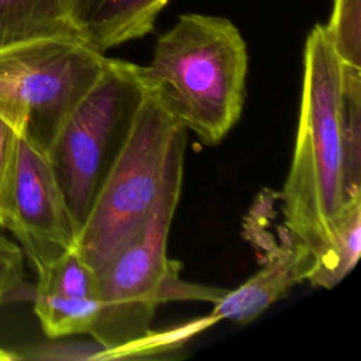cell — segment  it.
Listing matches in <instances>:
<instances>
[{"label":"cell","mask_w":361,"mask_h":361,"mask_svg":"<svg viewBox=\"0 0 361 361\" xmlns=\"http://www.w3.org/2000/svg\"><path fill=\"white\" fill-rule=\"evenodd\" d=\"M343 80L344 62L317 24L305 44L296 142L281 193L285 231L317 261L344 206Z\"/></svg>","instance_id":"cell-1"},{"label":"cell","mask_w":361,"mask_h":361,"mask_svg":"<svg viewBox=\"0 0 361 361\" xmlns=\"http://www.w3.org/2000/svg\"><path fill=\"white\" fill-rule=\"evenodd\" d=\"M248 54L240 30L227 18L182 14L164 32L145 89L204 145H217L240 120L245 102Z\"/></svg>","instance_id":"cell-2"},{"label":"cell","mask_w":361,"mask_h":361,"mask_svg":"<svg viewBox=\"0 0 361 361\" xmlns=\"http://www.w3.org/2000/svg\"><path fill=\"white\" fill-rule=\"evenodd\" d=\"M188 130L147 89L133 124L76 235L96 271L126 244L162 197L182 186Z\"/></svg>","instance_id":"cell-3"},{"label":"cell","mask_w":361,"mask_h":361,"mask_svg":"<svg viewBox=\"0 0 361 361\" xmlns=\"http://www.w3.org/2000/svg\"><path fill=\"white\" fill-rule=\"evenodd\" d=\"M180 189H171L138 231L96 269L99 310L89 336L110 355L135 350L151 337L159 303L178 299L216 303L226 293L182 282L179 262L166 255Z\"/></svg>","instance_id":"cell-4"},{"label":"cell","mask_w":361,"mask_h":361,"mask_svg":"<svg viewBox=\"0 0 361 361\" xmlns=\"http://www.w3.org/2000/svg\"><path fill=\"white\" fill-rule=\"evenodd\" d=\"M144 94L141 65L107 58L97 80L47 152L76 235L127 138Z\"/></svg>","instance_id":"cell-5"},{"label":"cell","mask_w":361,"mask_h":361,"mask_svg":"<svg viewBox=\"0 0 361 361\" xmlns=\"http://www.w3.org/2000/svg\"><path fill=\"white\" fill-rule=\"evenodd\" d=\"M106 59L71 37L37 38L0 49V116L47 154Z\"/></svg>","instance_id":"cell-6"},{"label":"cell","mask_w":361,"mask_h":361,"mask_svg":"<svg viewBox=\"0 0 361 361\" xmlns=\"http://www.w3.org/2000/svg\"><path fill=\"white\" fill-rule=\"evenodd\" d=\"M8 228L39 272L75 248L76 230L45 152L18 138L1 212Z\"/></svg>","instance_id":"cell-7"},{"label":"cell","mask_w":361,"mask_h":361,"mask_svg":"<svg viewBox=\"0 0 361 361\" xmlns=\"http://www.w3.org/2000/svg\"><path fill=\"white\" fill-rule=\"evenodd\" d=\"M34 312L51 338L89 334L99 310L96 271L71 250L37 272Z\"/></svg>","instance_id":"cell-8"},{"label":"cell","mask_w":361,"mask_h":361,"mask_svg":"<svg viewBox=\"0 0 361 361\" xmlns=\"http://www.w3.org/2000/svg\"><path fill=\"white\" fill-rule=\"evenodd\" d=\"M316 262L314 252L286 233L285 241L269 252L255 275L237 289L226 290L214 303L209 316L210 323L226 319L245 324L254 320L293 285L307 279Z\"/></svg>","instance_id":"cell-9"},{"label":"cell","mask_w":361,"mask_h":361,"mask_svg":"<svg viewBox=\"0 0 361 361\" xmlns=\"http://www.w3.org/2000/svg\"><path fill=\"white\" fill-rule=\"evenodd\" d=\"M47 37L83 41L72 0H0V49Z\"/></svg>","instance_id":"cell-10"},{"label":"cell","mask_w":361,"mask_h":361,"mask_svg":"<svg viewBox=\"0 0 361 361\" xmlns=\"http://www.w3.org/2000/svg\"><path fill=\"white\" fill-rule=\"evenodd\" d=\"M171 0H104L83 31L87 45L100 54L149 34Z\"/></svg>","instance_id":"cell-11"},{"label":"cell","mask_w":361,"mask_h":361,"mask_svg":"<svg viewBox=\"0 0 361 361\" xmlns=\"http://www.w3.org/2000/svg\"><path fill=\"white\" fill-rule=\"evenodd\" d=\"M361 250V197L347 202L334 224L331 243L307 281L322 288L336 286L355 265Z\"/></svg>","instance_id":"cell-12"},{"label":"cell","mask_w":361,"mask_h":361,"mask_svg":"<svg viewBox=\"0 0 361 361\" xmlns=\"http://www.w3.org/2000/svg\"><path fill=\"white\" fill-rule=\"evenodd\" d=\"M344 204L361 197V68L344 63L343 80Z\"/></svg>","instance_id":"cell-13"},{"label":"cell","mask_w":361,"mask_h":361,"mask_svg":"<svg viewBox=\"0 0 361 361\" xmlns=\"http://www.w3.org/2000/svg\"><path fill=\"white\" fill-rule=\"evenodd\" d=\"M324 30L338 58L345 65L361 68V0H333Z\"/></svg>","instance_id":"cell-14"},{"label":"cell","mask_w":361,"mask_h":361,"mask_svg":"<svg viewBox=\"0 0 361 361\" xmlns=\"http://www.w3.org/2000/svg\"><path fill=\"white\" fill-rule=\"evenodd\" d=\"M23 278V251L0 231V305L20 292Z\"/></svg>","instance_id":"cell-15"},{"label":"cell","mask_w":361,"mask_h":361,"mask_svg":"<svg viewBox=\"0 0 361 361\" xmlns=\"http://www.w3.org/2000/svg\"><path fill=\"white\" fill-rule=\"evenodd\" d=\"M18 138L20 135L11 127V124L0 116V227H1V212H3V206L7 196L13 166L16 161Z\"/></svg>","instance_id":"cell-16"},{"label":"cell","mask_w":361,"mask_h":361,"mask_svg":"<svg viewBox=\"0 0 361 361\" xmlns=\"http://www.w3.org/2000/svg\"><path fill=\"white\" fill-rule=\"evenodd\" d=\"M103 1L104 0H72L73 20L82 32V38H83V31L86 24L89 23L90 17L94 14V11L99 8V6Z\"/></svg>","instance_id":"cell-17"},{"label":"cell","mask_w":361,"mask_h":361,"mask_svg":"<svg viewBox=\"0 0 361 361\" xmlns=\"http://www.w3.org/2000/svg\"><path fill=\"white\" fill-rule=\"evenodd\" d=\"M14 358H16L14 354H11V353H8V351L0 348V361H10V360H14Z\"/></svg>","instance_id":"cell-18"}]
</instances>
